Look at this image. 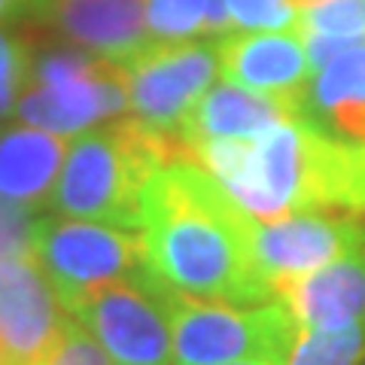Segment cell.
<instances>
[{
	"label": "cell",
	"mask_w": 365,
	"mask_h": 365,
	"mask_svg": "<svg viewBox=\"0 0 365 365\" xmlns=\"http://www.w3.org/2000/svg\"><path fill=\"white\" fill-rule=\"evenodd\" d=\"M250 213L189 155L170 158L143 201V265L180 295L265 304L274 292L250 256Z\"/></svg>",
	"instance_id": "6da1fadb"
},
{
	"label": "cell",
	"mask_w": 365,
	"mask_h": 365,
	"mask_svg": "<svg viewBox=\"0 0 365 365\" xmlns=\"http://www.w3.org/2000/svg\"><path fill=\"white\" fill-rule=\"evenodd\" d=\"M186 155L256 220L287 213L365 220V143L338 137L307 116H289L244 140L192 143Z\"/></svg>",
	"instance_id": "7a4b0ae2"
},
{
	"label": "cell",
	"mask_w": 365,
	"mask_h": 365,
	"mask_svg": "<svg viewBox=\"0 0 365 365\" xmlns=\"http://www.w3.org/2000/svg\"><path fill=\"white\" fill-rule=\"evenodd\" d=\"M180 155H186L180 137L155 134L131 116L107 122L67 146L49 204L61 216L140 232L146 189Z\"/></svg>",
	"instance_id": "3957f363"
},
{
	"label": "cell",
	"mask_w": 365,
	"mask_h": 365,
	"mask_svg": "<svg viewBox=\"0 0 365 365\" xmlns=\"http://www.w3.org/2000/svg\"><path fill=\"white\" fill-rule=\"evenodd\" d=\"M174 365H283L299 338V323L277 299L265 304L201 302L165 292Z\"/></svg>",
	"instance_id": "277c9868"
},
{
	"label": "cell",
	"mask_w": 365,
	"mask_h": 365,
	"mask_svg": "<svg viewBox=\"0 0 365 365\" xmlns=\"http://www.w3.org/2000/svg\"><path fill=\"white\" fill-rule=\"evenodd\" d=\"M34 256L67 311L88 292L146 268L140 232L61 213H40Z\"/></svg>",
	"instance_id": "5b68a950"
},
{
	"label": "cell",
	"mask_w": 365,
	"mask_h": 365,
	"mask_svg": "<svg viewBox=\"0 0 365 365\" xmlns=\"http://www.w3.org/2000/svg\"><path fill=\"white\" fill-rule=\"evenodd\" d=\"M168 287L150 271L107 283L71 307V317L88 329L113 365H174Z\"/></svg>",
	"instance_id": "8992f818"
},
{
	"label": "cell",
	"mask_w": 365,
	"mask_h": 365,
	"mask_svg": "<svg viewBox=\"0 0 365 365\" xmlns=\"http://www.w3.org/2000/svg\"><path fill=\"white\" fill-rule=\"evenodd\" d=\"M128 86V113L155 134L180 137L198 98L220 73V43L180 40L153 43L122 64Z\"/></svg>",
	"instance_id": "52a82bcc"
},
{
	"label": "cell",
	"mask_w": 365,
	"mask_h": 365,
	"mask_svg": "<svg viewBox=\"0 0 365 365\" xmlns=\"http://www.w3.org/2000/svg\"><path fill=\"white\" fill-rule=\"evenodd\" d=\"M247 237L256 271L277 295L287 280L365 247V222L341 213H287L274 220L250 216Z\"/></svg>",
	"instance_id": "ba28073f"
},
{
	"label": "cell",
	"mask_w": 365,
	"mask_h": 365,
	"mask_svg": "<svg viewBox=\"0 0 365 365\" xmlns=\"http://www.w3.org/2000/svg\"><path fill=\"white\" fill-rule=\"evenodd\" d=\"M67 319L37 256L0 259V365H40Z\"/></svg>",
	"instance_id": "9c48e42d"
},
{
	"label": "cell",
	"mask_w": 365,
	"mask_h": 365,
	"mask_svg": "<svg viewBox=\"0 0 365 365\" xmlns=\"http://www.w3.org/2000/svg\"><path fill=\"white\" fill-rule=\"evenodd\" d=\"M128 113V86L122 64L104 61L98 71L49 86H25L16 116L31 128L71 137Z\"/></svg>",
	"instance_id": "30bf717a"
},
{
	"label": "cell",
	"mask_w": 365,
	"mask_h": 365,
	"mask_svg": "<svg viewBox=\"0 0 365 365\" xmlns=\"http://www.w3.org/2000/svg\"><path fill=\"white\" fill-rule=\"evenodd\" d=\"M34 25L46 37L73 43L113 64L131 61L155 43L143 0H49Z\"/></svg>",
	"instance_id": "8fae6325"
},
{
	"label": "cell",
	"mask_w": 365,
	"mask_h": 365,
	"mask_svg": "<svg viewBox=\"0 0 365 365\" xmlns=\"http://www.w3.org/2000/svg\"><path fill=\"white\" fill-rule=\"evenodd\" d=\"M216 43H220V73L225 83L302 104L311 79V61L299 28L256 34L237 31Z\"/></svg>",
	"instance_id": "7c38bea8"
},
{
	"label": "cell",
	"mask_w": 365,
	"mask_h": 365,
	"mask_svg": "<svg viewBox=\"0 0 365 365\" xmlns=\"http://www.w3.org/2000/svg\"><path fill=\"white\" fill-rule=\"evenodd\" d=\"M299 329L332 332L365 319V247L287 280L274 295Z\"/></svg>",
	"instance_id": "4fadbf2b"
},
{
	"label": "cell",
	"mask_w": 365,
	"mask_h": 365,
	"mask_svg": "<svg viewBox=\"0 0 365 365\" xmlns=\"http://www.w3.org/2000/svg\"><path fill=\"white\" fill-rule=\"evenodd\" d=\"M289 116H302L299 104L222 79V83H213L192 107L180 128V143L192 146L201 140H244V137H256L274 128Z\"/></svg>",
	"instance_id": "5bb4252c"
},
{
	"label": "cell",
	"mask_w": 365,
	"mask_h": 365,
	"mask_svg": "<svg viewBox=\"0 0 365 365\" xmlns=\"http://www.w3.org/2000/svg\"><path fill=\"white\" fill-rule=\"evenodd\" d=\"M299 113L347 140L365 143V37L350 40L307 79Z\"/></svg>",
	"instance_id": "9a60e30c"
},
{
	"label": "cell",
	"mask_w": 365,
	"mask_h": 365,
	"mask_svg": "<svg viewBox=\"0 0 365 365\" xmlns=\"http://www.w3.org/2000/svg\"><path fill=\"white\" fill-rule=\"evenodd\" d=\"M64 137L40 128L0 131V198L40 207L64 162Z\"/></svg>",
	"instance_id": "2e32d148"
},
{
	"label": "cell",
	"mask_w": 365,
	"mask_h": 365,
	"mask_svg": "<svg viewBox=\"0 0 365 365\" xmlns=\"http://www.w3.org/2000/svg\"><path fill=\"white\" fill-rule=\"evenodd\" d=\"M283 365H365V319L332 332L299 329Z\"/></svg>",
	"instance_id": "e0dca14e"
},
{
	"label": "cell",
	"mask_w": 365,
	"mask_h": 365,
	"mask_svg": "<svg viewBox=\"0 0 365 365\" xmlns=\"http://www.w3.org/2000/svg\"><path fill=\"white\" fill-rule=\"evenodd\" d=\"M299 28L326 37H365V0H317L302 9Z\"/></svg>",
	"instance_id": "ac0fdd59"
},
{
	"label": "cell",
	"mask_w": 365,
	"mask_h": 365,
	"mask_svg": "<svg viewBox=\"0 0 365 365\" xmlns=\"http://www.w3.org/2000/svg\"><path fill=\"white\" fill-rule=\"evenodd\" d=\"M228 28L235 31H292L302 9L292 0H222Z\"/></svg>",
	"instance_id": "d6986e66"
},
{
	"label": "cell",
	"mask_w": 365,
	"mask_h": 365,
	"mask_svg": "<svg viewBox=\"0 0 365 365\" xmlns=\"http://www.w3.org/2000/svg\"><path fill=\"white\" fill-rule=\"evenodd\" d=\"M40 207L0 198V259L34 256Z\"/></svg>",
	"instance_id": "ffe728a7"
},
{
	"label": "cell",
	"mask_w": 365,
	"mask_h": 365,
	"mask_svg": "<svg viewBox=\"0 0 365 365\" xmlns=\"http://www.w3.org/2000/svg\"><path fill=\"white\" fill-rule=\"evenodd\" d=\"M40 365H113V362L104 353V347L88 335V329L71 317L52 350L40 359Z\"/></svg>",
	"instance_id": "44dd1931"
},
{
	"label": "cell",
	"mask_w": 365,
	"mask_h": 365,
	"mask_svg": "<svg viewBox=\"0 0 365 365\" xmlns=\"http://www.w3.org/2000/svg\"><path fill=\"white\" fill-rule=\"evenodd\" d=\"M28 86V46L25 40H9L0 31V119L16 107V98Z\"/></svg>",
	"instance_id": "7402d4cb"
},
{
	"label": "cell",
	"mask_w": 365,
	"mask_h": 365,
	"mask_svg": "<svg viewBox=\"0 0 365 365\" xmlns=\"http://www.w3.org/2000/svg\"><path fill=\"white\" fill-rule=\"evenodd\" d=\"M46 4L49 0H0V25H6V21H13V25L37 21Z\"/></svg>",
	"instance_id": "603a6c76"
},
{
	"label": "cell",
	"mask_w": 365,
	"mask_h": 365,
	"mask_svg": "<svg viewBox=\"0 0 365 365\" xmlns=\"http://www.w3.org/2000/svg\"><path fill=\"white\" fill-rule=\"evenodd\" d=\"M292 4H295V6H299V9H304V6H311V4H317V0H292Z\"/></svg>",
	"instance_id": "cb8c5ba5"
},
{
	"label": "cell",
	"mask_w": 365,
	"mask_h": 365,
	"mask_svg": "<svg viewBox=\"0 0 365 365\" xmlns=\"http://www.w3.org/2000/svg\"><path fill=\"white\" fill-rule=\"evenodd\" d=\"M232 365H265V362H232Z\"/></svg>",
	"instance_id": "d4e9b609"
}]
</instances>
